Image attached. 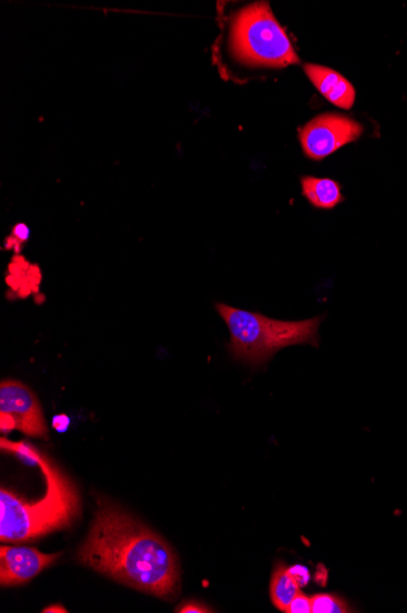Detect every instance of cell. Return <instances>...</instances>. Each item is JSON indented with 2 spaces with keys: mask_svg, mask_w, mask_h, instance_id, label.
Returning <instances> with one entry per match:
<instances>
[{
  "mask_svg": "<svg viewBox=\"0 0 407 613\" xmlns=\"http://www.w3.org/2000/svg\"><path fill=\"white\" fill-rule=\"evenodd\" d=\"M230 47L238 62L250 67L283 68L300 62L268 3L244 8L233 17Z\"/></svg>",
  "mask_w": 407,
  "mask_h": 613,
  "instance_id": "cell-4",
  "label": "cell"
},
{
  "mask_svg": "<svg viewBox=\"0 0 407 613\" xmlns=\"http://www.w3.org/2000/svg\"><path fill=\"white\" fill-rule=\"evenodd\" d=\"M301 188L303 195L320 209H333L344 201L342 187L329 178L304 177Z\"/></svg>",
  "mask_w": 407,
  "mask_h": 613,
  "instance_id": "cell-9",
  "label": "cell"
},
{
  "mask_svg": "<svg viewBox=\"0 0 407 613\" xmlns=\"http://www.w3.org/2000/svg\"><path fill=\"white\" fill-rule=\"evenodd\" d=\"M363 128L355 120L338 115H323L311 120L300 130L304 153L321 160L344 145L360 137Z\"/></svg>",
  "mask_w": 407,
  "mask_h": 613,
  "instance_id": "cell-6",
  "label": "cell"
},
{
  "mask_svg": "<svg viewBox=\"0 0 407 613\" xmlns=\"http://www.w3.org/2000/svg\"><path fill=\"white\" fill-rule=\"evenodd\" d=\"M289 613H312V599L299 591L292 601Z\"/></svg>",
  "mask_w": 407,
  "mask_h": 613,
  "instance_id": "cell-12",
  "label": "cell"
},
{
  "mask_svg": "<svg viewBox=\"0 0 407 613\" xmlns=\"http://www.w3.org/2000/svg\"><path fill=\"white\" fill-rule=\"evenodd\" d=\"M312 613H347L351 612L348 602L343 598L334 594L313 596L312 598Z\"/></svg>",
  "mask_w": 407,
  "mask_h": 613,
  "instance_id": "cell-11",
  "label": "cell"
},
{
  "mask_svg": "<svg viewBox=\"0 0 407 613\" xmlns=\"http://www.w3.org/2000/svg\"><path fill=\"white\" fill-rule=\"evenodd\" d=\"M77 560L147 594L161 599L178 594L176 552L155 531L108 500H98L95 519Z\"/></svg>",
  "mask_w": 407,
  "mask_h": 613,
  "instance_id": "cell-1",
  "label": "cell"
},
{
  "mask_svg": "<svg viewBox=\"0 0 407 613\" xmlns=\"http://www.w3.org/2000/svg\"><path fill=\"white\" fill-rule=\"evenodd\" d=\"M176 612L180 613H208L212 612L210 608L198 600H188L185 604L177 608Z\"/></svg>",
  "mask_w": 407,
  "mask_h": 613,
  "instance_id": "cell-13",
  "label": "cell"
},
{
  "mask_svg": "<svg viewBox=\"0 0 407 613\" xmlns=\"http://www.w3.org/2000/svg\"><path fill=\"white\" fill-rule=\"evenodd\" d=\"M0 430H18L30 437L48 438L42 407L34 390L15 380L0 384Z\"/></svg>",
  "mask_w": 407,
  "mask_h": 613,
  "instance_id": "cell-5",
  "label": "cell"
},
{
  "mask_svg": "<svg viewBox=\"0 0 407 613\" xmlns=\"http://www.w3.org/2000/svg\"><path fill=\"white\" fill-rule=\"evenodd\" d=\"M299 591V582L294 578L289 568L279 564L273 570L270 585L273 605L282 612H288L293 599L297 597Z\"/></svg>",
  "mask_w": 407,
  "mask_h": 613,
  "instance_id": "cell-10",
  "label": "cell"
},
{
  "mask_svg": "<svg viewBox=\"0 0 407 613\" xmlns=\"http://www.w3.org/2000/svg\"><path fill=\"white\" fill-rule=\"evenodd\" d=\"M312 84L330 100L331 104L343 109H350L355 103V88L334 70L308 64L304 68Z\"/></svg>",
  "mask_w": 407,
  "mask_h": 613,
  "instance_id": "cell-8",
  "label": "cell"
},
{
  "mask_svg": "<svg viewBox=\"0 0 407 613\" xmlns=\"http://www.w3.org/2000/svg\"><path fill=\"white\" fill-rule=\"evenodd\" d=\"M231 334L232 357L260 366L278 351L300 345L320 347L319 329L324 316L301 321H282L223 303L215 304Z\"/></svg>",
  "mask_w": 407,
  "mask_h": 613,
  "instance_id": "cell-3",
  "label": "cell"
},
{
  "mask_svg": "<svg viewBox=\"0 0 407 613\" xmlns=\"http://www.w3.org/2000/svg\"><path fill=\"white\" fill-rule=\"evenodd\" d=\"M42 612H60V613H65L67 612V610L63 606L60 605H53V606H49L47 609H45Z\"/></svg>",
  "mask_w": 407,
  "mask_h": 613,
  "instance_id": "cell-15",
  "label": "cell"
},
{
  "mask_svg": "<svg viewBox=\"0 0 407 613\" xmlns=\"http://www.w3.org/2000/svg\"><path fill=\"white\" fill-rule=\"evenodd\" d=\"M61 556L58 554H44L35 548L7 546L0 548V585L2 587H18L27 585L40 572Z\"/></svg>",
  "mask_w": 407,
  "mask_h": 613,
  "instance_id": "cell-7",
  "label": "cell"
},
{
  "mask_svg": "<svg viewBox=\"0 0 407 613\" xmlns=\"http://www.w3.org/2000/svg\"><path fill=\"white\" fill-rule=\"evenodd\" d=\"M0 447L42 470L46 495L28 502L12 491H0V541L25 542L66 529L79 517L81 500L77 488L45 452L27 444L0 440Z\"/></svg>",
  "mask_w": 407,
  "mask_h": 613,
  "instance_id": "cell-2",
  "label": "cell"
},
{
  "mask_svg": "<svg viewBox=\"0 0 407 613\" xmlns=\"http://www.w3.org/2000/svg\"><path fill=\"white\" fill-rule=\"evenodd\" d=\"M289 570L294 576V578L298 580L300 587L307 585L310 578L309 570L307 568L297 566V567L289 568Z\"/></svg>",
  "mask_w": 407,
  "mask_h": 613,
  "instance_id": "cell-14",
  "label": "cell"
}]
</instances>
